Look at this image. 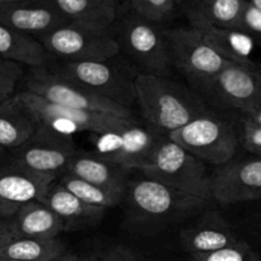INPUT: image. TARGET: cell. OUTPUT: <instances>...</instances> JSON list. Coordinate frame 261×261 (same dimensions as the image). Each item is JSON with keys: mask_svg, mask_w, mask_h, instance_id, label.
Returning a JSON list of instances; mask_svg holds the SVG:
<instances>
[{"mask_svg": "<svg viewBox=\"0 0 261 261\" xmlns=\"http://www.w3.org/2000/svg\"><path fill=\"white\" fill-rule=\"evenodd\" d=\"M134 88L144 119L167 135L206 111L200 99L168 76L140 73Z\"/></svg>", "mask_w": 261, "mask_h": 261, "instance_id": "cell-1", "label": "cell"}, {"mask_svg": "<svg viewBox=\"0 0 261 261\" xmlns=\"http://www.w3.org/2000/svg\"><path fill=\"white\" fill-rule=\"evenodd\" d=\"M137 171L186 195L204 201L212 199V176L205 165L168 137L162 138L152 157Z\"/></svg>", "mask_w": 261, "mask_h": 261, "instance_id": "cell-2", "label": "cell"}, {"mask_svg": "<svg viewBox=\"0 0 261 261\" xmlns=\"http://www.w3.org/2000/svg\"><path fill=\"white\" fill-rule=\"evenodd\" d=\"M13 98L30 115L37 129L60 137L73 138L76 133L84 132L99 134L117 127L126 126L135 121L134 119H124L112 115L97 114V112L60 106L25 89L14 94Z\"/></svg>", "mask_w": 261, "mask_h": 261, "instance_id": "cell-3", "label": "cell"}, {"mask_svg": "<svg viewBox=\"0 0 261 261\" xmlns=\"http://www.w3.org/2000/svg\"><path fill=\"white\" fill-rule=\"evenodd\" d=\"M167 137L204 165L213 166H223L231 162L239 144L233 127L208 111L170 133Z\"/></svg>", "mask_w": 261, "mask_h": 261, "instance_id": "cell-4", "label": "cell"}, {"mask_svg": "<svg viewBox=\"0 0 261 261\" xmlns=\"http://www.w3.org/2000/svg\"><path fill=\"white\" fill-rule=\"evenodd\" d=\"M48 56L61 63L109 61L119 54L120 45L114 30H94L66 23L40 38Z\"/></svg>", "mask_w": 261, "mask_h": 261, "instance_id": "cell-5", "label": "cell"}, {"mask_svg": "<svg viewBox=\"0 0 261 261\" xmlns=\"http://www.w3.org/2000/svg\"><path fill=\"white\" fill-rule=\"evenodd\" d=\"M25 91L60 106L133 119L130 109L89 91L51 69L33 68L25 81Z\"/></svg>", "mask_w": 261, "mask_h": 261, "instance_id": "cell-6", "label": "cell"}, {"mask_svg": "<svg viewBox=\"0 0 261 261\" xmlns=\"http://www.w3.org/2000/svg\"><path fill=\"white\" fill-rule=\"evenodd\" d=\"M117 42L143 69L142 73L170 76L172 60L166 30L130 10L119 25Z\"/></svg>", "mask_w": 261, "mask_h": 261, "instance_id": "cell-7", "label": "cell"}, {"mask_svg": "<svg viewBox=\"0 0 261 261\" xmlns=\"http://www.w3.org/2000/svg\"><path fill=\"white\" fill-rule=\"evenodd\" d=\"M162 134L154 127L147 129L137 122L109 132L92 134L96 157L130 172L144 165L162 140Z\"/></svg>", "mask_w": 261, "mask_h": 261, "instance_id": "cell-8", "label": "cell"}, {"mask_svg": "<svg viewBox=\"0 0 261 261\" xmlns=\"http://www.w3.org/2000/svg\"><path fill=\"white\" fill-rule=\"evenodd\" d=\"M172 65L199 89L208 84L229 61L224 60L194 27L166 30Z\"/></svg>", "mask_w": 261, "mask_h": 261, "instance_id": "cell-9", "label": "cell"}, {"mask_svg": "<svg viewBox=\"0 0 261 261\" xmlns=\"http://www.w3.org/2000/svg\"><path fill=\"white\" fill-rule=\"evenodd\" d=\"M51 70L126 109L135 101V78H130L129 74L110 60L61 63Z\"/></svg>", "mask_w": 261, "mask_h": 261, "instance_id": "cell-10", "label": "cell"}, {"mask_svg": "<svg viewBox=\"0 0 261 261\" xmlns=\"http://www.w3.org/2000/svg\"><path fill=\"white\" fill-rule=\"evenodd\" d=\"M200 91L219 106L247 115L261 105V73L252 66L227 63Z\"/></svg>", "mask_w": 261, "mask_h": 261, "instance_id": "cell-11", "label": "cell"}, {"mask_svg": "<svg viewBox=\"0 0 261 261\" xmlns=\"http://www.w3.org/2000/svg\"><path fill=\"white\" fill-rule=\"evenodd\" d=\"M78 152L73 138L60 137L36 127L35 134L15 149L12 163L32 172L59 177Z\"/></svg>", "mask_w": 261, "mask_h": 261, "instance_id": "cell-12", "label": "cell"}, {"mask_svg": "<svg viewBox=\"0 0 261 261\" xmlns=\"http://www.w3.org/2000/svg\"><path fill=\"white\" fill-rule=\"evenodd\" d=\"M127 190L133 209L138 216L148 219L172 218L206 203L147 177L135 181L132 186H127Z\"/></svg>", "mask_w": 261, "mask_h": 261, "instance_id": "cell-13", "label": "cell"}, {"mask_svg": "<svg viewBox=\"0 0 261 261\" xmlns=\"http://www.w3.org/2000/svg\"><path fill=\"white\" fill-rule=\"evenodd\" d=\"M212 198L222 204L261 199V157L221 166L212 176Z\"/></svg>", "mask_w": 261, "mask_h": 261, "instance_id": "cell-14", "label": "cell"}, {"mask_svg": "<svg viewBox=\"0 0 261 261\" xmlns=\"http://www.w3.org/2000/svg\"><path fill=\"white\" fill-rule=\"evenodd\" d=\"M0 23L23 35L40 40L69 23L53 0H20L0 4Z\"/></svg>", "mask_w": 261, "mask_h": 261, "instance_id": "cell-15", "label": "cell"}, {"mask_svg": "<svg viewBox=\"0 0 261 261\" xmlns=\"http://www.w3.org/2000/svg\"><path fill=\"white\" fill-rule=\"evenodd\" d=\"M56 178L13 163L0 167V203L19 208L31 201H41Z\"/></svg>", "mask_w": 261, "mask_h": 261, "instance_id": "cell-16", "label": "cell"}, {"mask_svg": "<svg viewBox=\"0 0 261 261\" xmlns=\"http://www.w3.org/2000/svg\"><path fill=\"white\" fill-rule=\"evenodd\" d=\"M180 239L184 249L190 255L216 251L240 241L223 217L217 212H209L195 224L184 229Z\"/></svg>", "mask_w": 261, "mask_h": 261, "instance_id": "cell-17", "label": "cell"}, {"mask_svg": "<svg viewBox=\"0 0 261 261\" xmlns=\"http://www.w3.org/2000/svg\"><path fill=\"white\" fill-rule=\"evenodd\" d=\"M64 222V231L89 227L101 221L106 209L86 204L66 190L56 178L41 200Z\"/></svg>", "mask_w": 261, "mask_h": 261, "instance_id": "cell-18", "label": "cell"}, {"mask_svg": "<svg viewBox=\"0 0 261 261\" xmlns=\"http://www.w3.org/2000/svg\"><path fill=\"white\" fill-rule=\"evenodd\" d=\"M13 236L27 239H58L64 232V222L41 201L19 206L9 218Z\"/></svg>", "mask_w": 261, "mask_h": 261, "instance_id": "cell-19", "label": "cell"}, {"mask_svg": "<svg viewBox=\"0 0 261 261\" xmlns=\"http://www.w3.org/2000/svg\"><path fill=\"white\" fill-rule=\"evenodd\" d=\"M64 173H69L87 182L120 194L126 193L129 186V172L96 155L84 154L82 152L76 153Z\"/></svg>", "mask_w": 261, "mask_h": 261, "instance_id": "cell-20", "label": "cell"}, {"mask_svg": "<svg viewBox=\"0 0 261 261\" xmlns=\"http://www.w3.org/2000/svg\"><path fill=\"white\" fill-rule=\"evenodd\" d=\"M247 0H198L186 7L190 27L201 30L206 27L239 30Z\"/></svg>", "mask_w": 261, "mask_h": 261, "instance_id": "cell-21", "label": "cell"}, {"mask_svg": "<svg viewBox=\"0 0 261 261\" xmlns=\"http://www.w3.org/2000/svg\"><path fill=\"white\" fill-rule=\"evenodd\" d=\"M198 31L224 60L255 68L252 54L256 42L251 36L232 28L206 27Z\"/></svg>", "mask_w": 261, "mask_h": 261, "instance_id": "cell-22", "label": "cell"}, {"mask_svg": "<svg viewBox=\"0 0 261 261\" xmlns=\"http://www.w3.org/2000/svg\"><path fill=\"white\" fill-rule=\"evenodd\" d=\"M42 43L0 23V59L31 68H45L48 61Z\"/></svg>", "mask_w": 261, "mask_h": 261, "instance_id": "cell-23", "label": "cell"}, {"mask_svg": "<svg viewBox=\"0 0 261 261\" xmlns=\"http://www.w3.org/2000/svg\"><path fill=\"white\" fill-rule=\"evenodd\" d=\"M69 23L94 28L114 30L119 12L103 0H53Z\"/></svg>", "mask_w": 261, "mask_h": 261, "instance_id": "cell-24", "label": "cell"}, {"mask_svg": "<svg viewBox=\"0 0 261 261\" xmlns=\"http://www.w3.org/2000/svg\"><path fill=\"white\" fill-rule=\"evenodd\" d=\"M35 132L36 124L13 96L0 102V147L3 149H17Z\"/></svg>", "mask_w": 261, "mask_h": 261, "instance_id": "cell-25", "label": "cell"}, {"mask_svg": "<svg viewBox=\"0 0 261 261\" xmlns=\"http://www.w3.org/2000/svg\"><path fill=\"white\" fill-rule=\"evenodd\" d=\"M65 252V245L59 239L14 237L0 250V256L19 261H55Z\"/></svg>", "mask_w": 261, "mask_h": 261, "instance_id": "cell-26", "label": "cell"}, {"mask_svg": "<svg viewBox=\"0 0 261 261\" xmlns=\"http://www.w3.org/2000/svg\"><path fill=\"white\" fill-rule=\"evenodd\" d=\"M58 181L66 190L70 191L71 194H74L76 198L81 199L86 204L106 209V211L120 204V201L122 200V196H124V194L106 190V189L87 182V181L81 180V178L69 175V173H63V175L59 176Z\"/></svg>", "mask_w": 261, "mask_h": 261, "instance_id": "cell-27", "label": "cell"}, {"mask_svg": "<svg viewBox=\"0 0 261 261\" xmlns=\"http://www.w3.org/2000/svg\"><path fill=\"white\" fill-rule=\"evenodd\" d=\"M130 10L139 17L155 23V24H165L176 12L178 7L176 0H127Z\"/></svg>", "mask_w": 261, "mask_h": 261, "instance_id": "cell-28", "label": "cell"}, {"mask_svg": "<svg viewBox=\"0 0 261 261\" xmlns=\"http://www.w3.org/2000/svg\"><path fill=\"white\" fill-rule=\"evenodd\" d=\"M190 261H260L250 245L245 241H237L223 249L205 254L191 255Z\"/></svg>", "mask_w": 261, "mask_h": 261, "instance_id": "cell-29", "label": "cell"}, {"mask_svg": "<svg viewBox=\"0 0 261 261\" xmlns=\"http://www.w3.org/2000/svg\"><path fill=\"white\" fill-rule=\"evenodd\" d=\"M22 74V65L0 59V99L12 97Z\"/></svg>", "mask_w": 261, "mask_h": 261, "instance_id": "cell-30", "label": "cell"}, {"mask_svg": "<svg viewBox=\"0 0 261 261\" xmlns=\"http://www.w3.org/2000/svg\"><path fill=\"white\" fill-rule=\"evenodd\" d=\"M239 30L251 36L255 42L261 45V10L249 3V0L242 13Z\"/></svg>", "mask_w": 261, "mask_h": 261, "instance_id": "cell-31", "label": "cell"}, {"mask_svg": "<svg viewBox=\"0 0 261 261\" xmlns=\"http://www.w3.org/2000/svg\"><path fill=\"white\" fill-rule=\"evenodd\" d=\"M242 143L251 153L261 157V126L242 119Z\"/></svg>", "mask_w": 261, "mask_h": 261, "instance_id": "cell-32", "label": "cell"}, {"mask_svg": "<svg viewBox=\"0 0 261 261\" xmlns=\"http://www.w3.org/2000/svg\"><path fill=\"white\" fill-rule=\"evenodd\" d=\"M94 261H135V257L129 250L124 247H117L101 259H94Z\"/></svg>", "mask_w": 261, "mask_h": 261, "instance_id": "cell-33", "label": "cell"}, {"mask_svg": "<svg viewBox=\"0 0 261 261\" xmlns=\"http://www.w3.org/2000/svg\"><path fill=\"white\" fill-rule=\"evenodd\" d=\"M14 239L9 218L0 219V250Z\"/></svg>", "mask_w": 261, "mask_h": 261, "instance_id": "cell-34", "label": "cell"}, {"mask_svg": "<svg viewBox=\"0 0 261 261\" xmlns=\"http://www.w3.org/2000/svg\"><path fill=\"white\" fill-rule=\"evenodd\" d=\"M244 119L249 120V121L254 122V124L260 125L261 126V106L257 107V109L252 110V111L249 112L247 115H245Z\"/></svg>", "mask_w": 261, "mask_h": 261, "instance_id": "cell-35", "label": "cell"}, {"mask_svg": "<svg viewBox=\"0 0 261 261\" xmlns=\"http://www.w3.org/2000/svg\"><path fill=\"white\" fill-rule=\"evenodd\" d=\"M19 208H15V206L5 205V204L0 203V219L2 218H10L15 214V212Z\"/></svg>", "mask_w": 261, "mask_h": 261, "instance_id": "cell-36", "label": "cell"}, {"mask_svg": "<svg viewBox=\"0 0 261 261\" xmlns=\"http://www.w3.org/2000/svg\"><path fill=\"white\" fill-rule=\"evenodd\" d=\"M55 261H94V259H83V257L78 256V255L65 251L60 257H58Z\"/></svg>", "mask_w": 261, "mask_h": 261, "instance_id": "cell-37", "label": "cell"}, {"mask_svg": "<svg viewBox=\"0 0 261 261\" xmlns=\"http://www.w3.org/2000/svg\"><path fill=\"white\" fill-rule=\"evenodd\" d=\"M106 4H109L110 7L114 8L115 10H117V12H120V8H121V5L124 4L125 0H103Z\"/></svg>", "mask_w": 261, "mask_h": 261, "instance_id": "cell-38", "label": "cell"}, {"mask_svg": "<svg viewBox=\"0 0 261 261\" xmlns=\"http://www.w3.org/2000/svg\"><path fill=\"white\" fill-rule=\"evenodd\" d=\"M198 0H180V7L182 5V7H189V5L194 4V3H196Z\"/></svg>", "mask_w": 261, "mask_h": 261, "instance_id": "cell-39", "label": "cell"}, {"mask_svg": "<svg viewBox=\"0 0 261 261\" xmlns=\"http://www.w3.org/2000/svg\"><path fill=\"white\" fill-rule=\"evenodd\" d=\"M249 3H251L254 7H256L257 9L261 10V0H249Z\"/></svg>", "mask_w": 261, "mask_h": 261, "instance_id": "cell-40", "label": "cell"}, {"mask_svg": "<svg viewBox=\"0 0 261 261\" xmlns=\"http://www.w3.org/2000/svg\"><path fill=\"white\" fill-rule=\"evenodd\" d=\"M14 2H20V0H0V4H7V3H14Z\"/></svg>", "mask_w": 261, "mask_h": 261, "instance_id": "cell-41", "label": "cell"}, {"mask_svg": "<svg viewBox=\"0 0 261 261\" xmlns=\"http://www.w3.org/2000/svg\"><path fill=\"white\" fill-rule=\"evenodd\" d=\"M0 261H19V260H14V259H8V257H2V256H0Z\"/></svg>", "mask_w": 261, "mask_h": 261, "instance_id": "cell-42", "label": "cell"}, {"mask_svg": "<svg viewBox=\"0 0 261 261\" xmlns=\"http://www.w3.org/2000/svg\"><path fill=\"white\" fill-rule=\"evenodd\" d=\"M3 152H4V149H3V148L2 147H0V154H2V153Z\"/></svg>", "mask_w": 261, "mask_h": 261, "instance_id": "cell-43", "label": "cell"}, {"mask_svg": "<svg viewBox=\"0 0 261 261\" xmlns=\"http://www.w3.org/2000/svg\"><path fill=\"white\" fill-rule=\"evenodd\" d=\"M176 3H177V5L180 7V0H176Z\"/></svg>", "mask_w": 261, "mask_h": 261, "instance_id": "cell-44", "label": "cell"}, {"mask_svg": "<svg viewBox=\"0 0 261 261\" xmlns=\"http://www.w3.org/2000/svg\"><path fill=\"white\" fill-rule=\"evenodd\" d=\"M3 101H4V99H0V102H3Z\"/></svg>", "mask_w": 261, "mask_h": 261, "instance_id": "cell-45", "label": "cell"}, {"mask_svg": "<svg viewBox=\"0 0 261 261\" xmlns=\"http://www.w3.org/2000/svg\"><path fill=\"white\" fill-rule=\"evenodd\" d=\"M260 106H261V105H260ZM260 106H259V107H260Z\"/></svg>", "mask_w": 261, "mask_h": 261, "instance_id": "cell-46", "label": "cell"}, {"mask_svg": "<svg viewBox=\"0 0 261 261\" xmlns=\"http://www.w3.org/2000/svg\"><path fill=\"white\" fill-rule=\"evenodd\" d=\"M260 73H261V70H260Z\"/></svg>", "mask_w": 261, "mask_h": 261, "instance_id": "cell-47", "label": "cell"}]
</instances>
